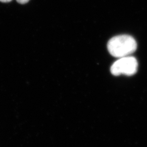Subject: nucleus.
Masks as SVG:
<instances>
[{
	"mask_svg": "<svg viewBox=\"0 0 147 147\" xmlns=\"http://www.w3.org/2000/svg\"><path fill=\"white\" fill-rule=\"evenodd\" d=\"M107 49L112 56L121 58L134 53L136 50L137 42L130 36L119 35L111 39L107 44Z\"/></svg>",
	"mask_w": 147,
	"mask_h": 147,
	"instance_id": "nucleus-1",
	"label": "nucleus"
},
{
	"mask_svg": "<svg viewBox=\"0 0 147 147\" xmlns=\"http://www.w3.org/2000/svg\"><path fill=\"white\" fill-rule=\"evenodd\" d=\"M138 68L136 59L132 56L119 58L111 67V72L113 75L118 76L124 74L128 76L134 75Z\"/></svg>",
	"mask_w": 147,
	"mask_h": 147,
	"instance_id": "nucleus-2",
	"label": "nucleus"
},
{
	"mask_svg": "<svg viewBox=\"0 0 147 147\" xmlns=\"http://www.w3.org/2000/svg\"><path fill=\"white\" fill-rule=\"evenodd\" d=\"M17 2L20 4H25L27 3L30 0H16Z\"/></svg>",
	"mask_w": 147,
	"mask_h": 147,
	"instance_id": "nucleus-3",
	"label": "nucleus"
},
{
	"mask_svg": "<svg viewBox=\"0 0 147 147\" xmlns=\"http://www.w3.org/2000/svg\"><path fill=\"white\" fill-rule=\"evenodd\" d=\"M11 0H0L1 2H5V3L9 2H11Z\"/></svg>",
	"mask_w": 147,
	"mask_h": 147,
	"instance_id": "nucleus-4",
	"label": "nucleus"
}]
</instances>
